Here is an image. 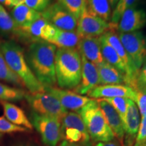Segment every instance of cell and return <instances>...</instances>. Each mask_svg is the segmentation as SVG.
Masks as SVG:
<instances>
[{
    "label": "cell",
    "mask_w": 146,
    "mask_h": 146,
    "mask_svg": "<svg viewBox=\"0 0 146 146\" xmlns=\"http://www.w3.org/2000/svg\"><path fill=\"white\" fill-rule=\"evenodd\" d=\"M0 102L2 105L4 116L9 121L17 126L32 130L33 127L23 109L10 102Z\"/></svg>",
    "instance_id": "d6986e66"
},
{
    "label": "cell",
    "mask_w": 146,
    "mask_h": 146,
    "mask_svg": "<svg viewBox=\"0 0 146 146\" xmlns=\"http://www.w3.org/2000/svg\"><path fill=\"white\" fill-rule=\"evenodd\" d=\"M141 123V115L136 104L133 100H127V112L124 129L123 146H133Z\"/></svg>",
    "instance_id": "4fadbf2b"
},
{
    "label": "cell",
    "mask_w": 146,
    "mask_h": 146,
    "mask_svg": "<svg viewBox=\"0 0 146 146\" xmlns=\"http://www.w3.org/2000/svg\"><path fill=\"white\" fill-rule=\"evenodd\" d=\"M1 137H2V133H0V138H1Z\"/></svg>",
    "instance_id": "ab89813d"
},
{
    "label": "cell",
    "mask_w": 146,
    "mask_h": 146,
    "mask_svg": "<svg viewBox=\"0 0 146 146\" xmlns=\"http://www.w3.org/2000/svg\"><path fill=\"white\" fill-rule=\"evenodd\" d=\"M93 143L110 141L114 135L108 125L96 100L92 99L78 111Z\"/></svg>",
    "instance_id": "277c9868"
},
{
    "label": "cell",
    "mask_w": 146,
    "mask_h": 146,
    "mask_svg": "<svg viewBox=\"0 0 146 146\" xmlns=\"http://www.w3.org/2000/svg\"><path fill=\"white\" fill-rule=\"evenodd\" d=\"M115 29H117V25L91 14L86 7L78 20L76 33L80 37H100Z\"/></svg>",
    "instance_id": "9c48e42d"
},
{
    "label": "cell",
    "mask_w": 146,
    "mask_h": 146,
    "mask_svg": "<svg viewBox=\"0 0 146 146\" xmlns=\"http://www.w3.org/2000/svg\"><path fill=\"white\" fill-rule=\"evenodd\" d=\"M29 106L34 112L40 115L62 118L68 112L56 98L47 91L31 94L25 96Z\"/></svg>",
    "instance_id": "ba28073f"
},
{
    "label": "cell",
    "mask_w": 146,
    "mask_h": 146,
    "mask_svg": "<svg viewBox=\"0 0 146 146\" xmlns=\"http://www.w3.org/2000/svg\"><path fill=\"white\" fill-rule=\"evenodd\" d=\"M19 146H29V145H19Z\"/></svg>",
    "instance_id": "60d3db41"
},
{
    "label": "cell",
    "mask_w": 146,
    "mask_h": 146,
    "mask_svg": "<svg viewBox=\"0 0 146 146\" xmlns=\"http://www.w3.org/2000/svg\"><path fill=\"white\" fill-rule=\"evenodd\" d=\"M25 0H7L5 6L10 7V8H14L22 4H24Z\"/></svg>",
    "instance_id": "d590c367"
},
{
    "label": "cell",
    "mask_w": 146,
    "mask_h": 146,
    "mask_svg": "<svg viewBox=\"0 0 146 146\" xmlns=\"http://www.w3.org/2000/svg\"><path fill=\"white\" fill-rule=\"evenodd\" d=\"M81 57L82 64L81 82L73 90L76 94L83 96L100 85V78L96 66L87 60L82 55Z\"/></svg>",
    "instance_id": "5bb4252c"
},
{
    "label": "cell",
    "mask_w": 146,
    "mask_h": 146,
    "mask_svg": "<svg viewBox=\"0 0 146 146\" xmlns=\"http://www.w3.org/2000/svg\"><path fill=\"white\" fill-rule=\"evenodd\" d=\"M106 101L108 102L117 112L118 115L125 125L126 115L127 112V98H106Z\"/></svg>",
    "instance_id": "f1b7e54d"
},
{
    "label": "cell",
    "mask_w": 146,
    "mask_h": 146,
    "mask_svg": "<svg viewBox=\"0 0 146 146\" xmlns=\"http://www.w3.org/2000/svg\"><path fill=\"white\" fill-rule=\"evenodd\" d=\"M0 50L9 67L21 78L31 94L43 92L45 88L35 76L27 63L23 48L15 42L8 41L0 45Z\"/></svg>",
    "instance_id": "3957f363"
},
{
    "label": "cell",
    "mask_w": 146,
    "mask_h": 146,
    "mask_svg": "<svg viewBox=\"0 0 146 146\" xmlns=\"http://www.w3.org/2000/svg\"><path fill=\"white\" fill-rule=\"evenodd\" d=\"M58 146H83V145H78V144L69 143V142H68V141H62L61 143L59 144V145H58Z\"/></svg>",
    "instance_id": "8d00e7d4"
},
{
    "label": "cell",
    "mask_w": 146,
    "mask_h": 146,
    "mask_svg": "<svg viewBox=\"0 0 146 146\" xmlns=\"http://www.w3.org/2000/svg\"><path fill=\"white\" fill-rule=\"evenodd\" d=\"M27 93L21 89L15 88L0 83V102H16L25 98Z\"/></svg>",
    "instance_id": "cb8c5ba5"
},
{
    "label": "cell",
    "mask_w": 146,
    "mask_h": 146,
    "mask_svg": "<svg viewBox=\"0 0 146 146\" xmlns=\"http://www.w3.org/2000/svg\"><path fill=\"white\" fill-rule=\"evenodd\" d=\"M86 7L91 14L109 22L112 12L108 0H86Z\"/></svg>",
    "instance_id": "603a6c76"
},
{
    "label": "cell",
    "mask_w": 146,
    "mask_h": 146,
    "mask_svg": "<svg viewBox=\"0 0 146 146\" xmlns=\"http://www.w3.org/2000/svg\"><path fill=\"white\" fill-rule=\"evenodd\" d=\"M80 38L76 32L66 31L56 28L54 36L47 42L58 48H75Z\"/></svg>",
    "instance_id": "44dd1931"
},
{
    "label": "cell",
    "mask_w": 146,
    "mask_h": 146,
    "mask_svg": "<svg viewBox=\"0 0 146 146\" xmlns=\"http://www.w3.org/2000/svg\"><path fill=\"white\" fill-rule=\"evenodd\" d=\"M6 1H7V0H0V3H1V4H3V5H5Z\"/></svg>",
    "instance_id": "f35d334b"
},
{
    "label": "cell",
    "mask_w": 146,
    "mask_h": 146,
    "mask_svg": "<svg viewBox=\"0 0 146 146\" xmlns=\"http://www.w3.org/2000/svg\"><path fill=\"white\" fill-rule=\"evenodd\" d=\"M57 3L77 20L86 8V0H57Z\"/></svg>",
    "instance_id": "484cf974"
},
{
    "label": "cell",
    "mask_w": 146,
    "mask_h": 146,
    "mask_svg": "<svg viewBox=\"0 0 146 146\" xmlns=\"http://www.w3.org/2000/svg\"><path fill=\"white\" fill-rule=\"evenodd\" d=\"M57 48L48 42L33 41L25 54L27 62L43 87H54L56 83L55 58Z\"/></svg>",
    "instance_id": "6da1fadb"
},
{
    "label": "cell",
    "mask_w": 146,
    "mask_h": 146,
    "mask_svg": "<svg viewBox=\"0 0 146 146\" xmlns=\"http://www.w3.org/2000/svg\"><path fill=\"white\" fill-rule=\"evenodd\" d=\"M146 145V116L141 118L135 141L133 146Z\"/></svg>",
    "instance_id": "d6a6232c"
},
{
    "label": "cell",
    "mask_w": 146,
    "mask_h": 146,
    "mask_svg": "<svg viewBox=\"0 0 146 146\" xmlns=\"http://www.w3.org/2000/svg\"><path fill=\"white\" fill-rule=\"evenodd\" d=\"M11 16L18 28H22L28 27L33 22L41 18V13L33 10L24 3L14 7L11 12Z\"/></svg>",
    "instance_id": "ffe728a7"
},
{
    "label": "cell",
    "mask_w": 146,
    "mask_h": 146,
    "mask_svg": "<svg viewBox=\"0 0 146 146\" xmlns=\"http://www.w3.org/2000/svg\"><path fill=\"white\" fill-rule=\"evenodd\" d=\"M139 0H119L117 5L113 10L110 20L111 23L117 25L124 12L131 7L135 6L136 3Z\"/></svg>",
    "instance_id": "83f0119b"
},
{
    "label": "cell",
    "mask_w": 146,
    "mask_h": 146,
    "mask_svg": "<svg viewBox=\"0 0 146 146\" xmlns=\"http://www.w3.org/2000/svg\"><path fill=\"white\" fill-rule=\"evenodd\" d=\"M100 78V85H125V76L112 65L104 60L96 65Z\"/></svg>",
    "instance_id": "ac0fdd59"
},
{
    "label": "cell",
    "mask_w": 146,
    "mask_h": 146,
    "mask_svg": "<svg viewBox=\"0 0 146 146\" xmlns=\"http://www.w3.org/2000/svg\"><path fill=\"white\" fill-rule=\"evenodd\" d=\"M99 39L100 42V47H101V52L104 60L110 64L112 65L116 69H118L125 76V78L126 74H127V70H126V68L123 61L118 56L117 53L114 50V49L108 43L103 35L100 36Z\"/></svg>",
    "instance_id": "7402d4cb"
},
{
    "label": "cell",
    "mask_w": 146,
    "mask_h": 146,
    "mask_svg": "<svg viewBox=\"0 0 146 146\" xmlns=\"http://www.w3.org/2000/svg\"><path fill=\"white\" fill-rule=\"evenodd\" d=\"M0 80L18 86H24L21 78L12 70V69L6 63L1 50H0Z\"/></svg>",
    "instance_id": "d4e9b609"
},
{
    "label": "cell",
    "mask_w": 146,
    "mask_h": 146,
    "mask_svg": "<svg viewBox=\"0 0 146 146\" xmlns=\"http://www.w3.org/2000/svg\"><path fill=\"white\" fill-rule=\"evenodd\" d=\"M135 99L134 102L136 104L141 118L146 116V90H136Z\"/></svg>",
    "instance_id": "1f68e13d"
},
{
    "label": "cell",
    "mask_w": 146,
    "mask_h": 146,
    "mask_svg": "<svg viewBox=\"0 0 146 146\" xmlns=\"http://www.w3.org/2000/svg\"><path fill=\"white\" fill-rule=\"evenodd\" d=\"M108 125L114 133V137L123 145L125 129L123 121L115 109L104 99L96 100Z\"/></svg>",
    "instance_id": "2e32d148"
},
{
    "label": "cell",
    "mask_w": 146,
    "mask_h": 146,
    "mask_svg": "<svg viewBox=\"0 0 146 146\" xmlns=\"http://www.w3.org/2000/svg\"><path fill=\"white\" fill-rule=\"evenodd\" d=\"M62 138L69 143L92 146L93 142L81 116L78 112H68L61 120Z\"/></svg>",
    "instance_id": "5b68a950"
},
{
    "label": "cell",
    "mask_w": 146,
    "mask_h": 146,
    "mask_svg": "<svg viewBox=\"0 0 146 146\" xmlns=\"http://www.w3.org/2000/svg\"><path fill=\"white\" fill-rule=\"evenodd\" d=\"M77 47L80 54L96 66L104 61L99 37H81Z\"/></svg>",
    "instance_id": "e0dca14e"
},
{
    "label": "cell",
    "mask_w": 146,
    "mask_h": 146,
    "mask_svg": "<svg viewBox=\"0 0 146 146\" xmlns=\"http://www.w3.org/2000/svg\"><path fill=\"white\" fill-rule=\"evenodd\" d=\"M135 91L126 85H98L87 94L92 99H106L112 98H125L135 101Z\"/></svg>",
    "instance_id": "7c38bea8"
},
{
    "label": "cell",
    "mask_w": 146,
    "mask_h": 146,
    "mask_svg": "<svg viewBox=\"0 0 146 146\" xmlns=\"http://www.w3.org/2000/svg\"><path fill=\"white\" fill-rule=\"evenodd\" d=\"M118 36L130 60L135 78L137 73L146 57L145 37L142 32L139 31L131 33H118Z\"/></svg>",
    "instance_id": "8992f818"
},
{
    "label": "cell",
    "mask_w": 146,
    "mask_h": 146,
    "mask_svg": "<svg viewBox=\"0 0 146 146\" xmlns=\"http://www.w3.org/2000/svg\"><path fill=\"white\" fill-rule=\"evenodd\" d=\"M145 146H146V145H145Z\"/></svg>",
    "instance_id": "b9f144b4"
},
{
    "label": "cell",
    "mask_w": 146,
    "mask_h": 146,
    "mask_svg": "<svg viewBox=\"0 0 146 146\" xmlns=\"http://www.w3.org/2000/svg\"><path fill=\"white\" fill-rule=\"evenodd\" d=\"M108 1H109L111 9L114 10V9L115 8V7H116V5H117V3L119 0H108Z\"/></svg>",
    "instance_id": "74e56055"
},
{
    "label": "cell",
    "mask_w": 146,
    "mask_h": 146,
    "mask_svg": "<svg viewBox=\"0 0 146 146\" xmlns=\"http://www.w3.org/2000/svg\"><path fill=\"white\" fill-rule=\"evenodd\" d=\"M81 57L76 48H58L55 58V70L58 87L74 89L81 78Z\"/></svg>",
    "instance_id": "7a4b0ae2"
},
{
    "label": "cell",
    "mask_w": 146,
    "mask_h": 146,
    "mask_svg": "<svg viewBox=\"0 0 146 146\" xmlns=\"http://www.w3.org/2000/svg\"><path fill=\"white\" fill-rule=\"evenodd\" d=\"M134 90H146V57L137 73Z\"/></svg>",
    "instance_id": "4dcf8cb0"
},
{
    "label": "cell",
    "mask_w": 146,
    "mask_h": 146,
    "mask_svg": "<svg viewBox=\"0 0 146 146\" xmlns=\"http://www.w3.org/2000/svg\"><path fill=\"white\" fill-rule=\"evenodd\" d=\"M45 91L53 95L58 99L61 105L68 110L78 112L84 106L90 102L92 98L81 96L74 91L63 89L58 87H45Z\"/></svg>",
    "instance_id": "8fae6325"
},
{
    "label": "cell",
    "mask_w": 146,
    "mask_h": 146,
    "mask_svg": "<svg viewBox=\"0 0 146 146\" xmlns=\"http://www.w3.org/2000/svg\"><path fill=\"white\" fill-rule=\"evenodd\" d=\"M95 146H123L122 145V143L118 141V140L116 139L111 140L110 141H106V142H98L96 144Z\"/></svg>",
    "instance_id": "e575fe53"
},
{
    "label": "cell",
    "mask_w": 146,
    "mask_h": 146,
    "mask_svg": "<svg viewBox=\"0 0 146 146\" xmlns=\"http://www.w3.org/2000/svg\"><path fill=\"white\" fill-rule=\"evenodd\" d=\"M25 4L36 12H42L50 5V0H25Z\"/></svg>",
    "instance_id": "836d02e7"
},
{
    "label": "cell",
    "mask_w": 146,
    "mask_h": 146,
    "mask_svg": "<svg viewBox=\"0 0 146 146\" xmlns=\"http://www.w3.org/2000/svg\"><path fill=\"white\" fill-rule=\"evenodd\" d=\"M28 130L29 129L26 128L20 127L12 123L3 116H0V133H22L27 132Z\"/></svg>",
    "instance_id": "f546056e"
},
{
    "label": "cell",
    "mask_w": 146,
    "mask_h": 146,
    "mask_svg": "<svg viewBox=\"0 0 146 146\" xmlns=\"http://www.w3.org/2000/svg\"><path fill=\"white\" fill-rule=\"evenodd\" d=\"M41 13L42 17L56 28L66 31L76 32L78 20L58 3L50 5Z\"/></svg>",
    "instance_id": "30bf717a"
},
{
    "label": "cell",
    "mask_w": 146,
    "mask_h": 146,
    "mask_svg": "<svg viewBox=\"0 0 146 146\" xmlns=\"http://www.w3.org/2000/svg\"><path fill=\"white\" fill-rule=\"evenodd\" d=\"M146 24V13L135 6L125 10L117 25L118 33H131L138 31Z\"/></svg>",
    "instance_id": "9a60e30c"
},
{
    "label": "cell",
    "mask_w": 146,
    "mask_h": 146,
    "mask_svg": "<svg viewBox=\"0 0 146 146\" xmlns=\"http://www.w3.org/2000/svg\"><path fill=\"white\" fill-rule=\"evenodd\" d=\"M0 31L5 33L18 34V27L16 25L12 16L0 3Z\"/></svg>",
    "instance_id": "4316f807"
},
{
    "label": "cell",
    "mask_w": 146,
    "mask_h": 146,
    "mask_svg": "<svg viewBox=\"0 0 146 146\" xmlns=\"http://www.w3.org/2000/svg\"><path fill=\"white\" fill-rule=\"evenodd\" d=\"M31 123L41 136L46 146H57L62 139V123L60 118L40 115L33 112Z\"/></svg>",
    "instance_id": "52a82bcc"
}]
</instances>
